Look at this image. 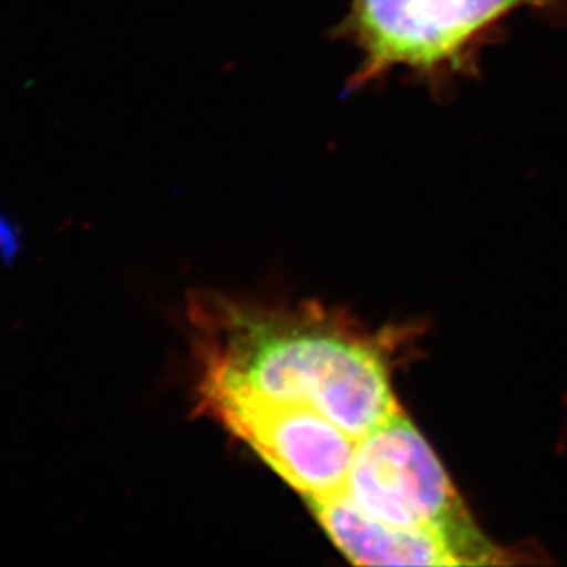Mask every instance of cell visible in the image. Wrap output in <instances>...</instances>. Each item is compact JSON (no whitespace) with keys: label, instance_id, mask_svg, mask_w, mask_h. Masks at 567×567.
Instances as JSON below:
<instances>
[{"label":"cell","instance_id":"3957f363","mask_svg":"<svg viewBox=\"0 0 567 567\" xmlns=\"http://www.w3.org/2000/svg\"><path fill=\"white\" fill-rule=\"evenodd\" d=\"M535 0H353L343 32L364 55L351 86L395 66L440 70L518 6Z\"/></svg>","mask_w":567,"mask_h":567},{"label":"cell","instance_id":"277c9868","mask_svg":"<svg viewBox=\"0 0 567 567\" xmlns=\"http://www.w3.org/2000/svg\"><path fill=\"white\" fill-rule=\"evenodd\" d=\"M200 399L215 419L250 444L307 502L342 493L359 440L321 413L230 393Z\"/></svg>","mask_w":567,"mask_h":567},{"label":"cell","instance_id":"5b68a950","mask_svg":"<svg viewBox=\"0 0 567 567\" xmlns=\"http://www.w3.org/2000/svg\"><path fill=\"white\" fill-rule=\"evenodd\" d=\"M338 549L357 566H465L443 535L393 527L360 513L346 494L307 502Z\"/></svg>","mask_w":567,"mask_h":567},{"label":"cell","instance_id":"7a4b0ae2","mask_svg":"<svg viewBox=\"0 0 567 567\" xmlns=\"http://www.w3.org/2000/svg\"><path fill=\"white\" fill-rule=\"evenodd\" d=\"M343 494L379 522L443 535L465 566L498 560L434 450L401 410L360 437Z\"/></svg>","mask_w":567,"mask_h":567},{"label":"cell","instance_id":"6da1fadb","mask_svg":"<svg viewBox=\"0 0 567 567\" xmlns=\"http://www.w3.org/2000/svg\"><path fill=\"white\" fill-rule=\"evenodd\" d=\"M198 393L312 408L357 440L396 410L375 349L309 311H284L225 296L189 307Z\"/></svg>","mask_w":567,"mask_h":567}]
</instances>
